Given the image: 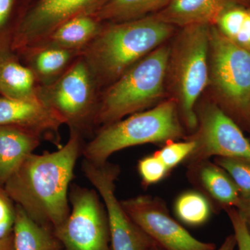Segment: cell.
<instances>
[{
  "label": "cell",
  "mask_w": 250,
  "mask_h": 250,
  "mask_svg": "<svg viewBox=\"0 0 250 250\" xmlns=\"http://www.w3.org/2000/svg\"><path fill=\"white\" fill-rule=\"evenodd\" d=\"M83 146V137L70 132L57 150L28 156L5 184L13 201L36 223L54 231L68 217L69 188Z\"/></svg>",
  "instance_id": "cell-1"
},
{
  "label": "cell",
  "mask_w": 250,
  "mask_h": 250,
  "mask_svg": "<svg viewBox=\"0 0 250 250\" xmlns=\"http://www.w3.org/2000/svg\"><path fill=\"white\" fill-rule=\"evenodd\" d=\"M177 30L154 15L124 22H104L81 57L101 93L136 62L169 42Z\"/></svg>",
  "instance_id": "cell-2"
},
{
  "label": "cell",
  "mask_w": 250,
  "mask_h": 250,
  "mask_svg": "<svg viewBox=\"0 0 250 250\" xmlns=\"http://www.w3.org/2000/svg\"><path fill=\"white\" fill-rule=\"evenodd\" d=\"M210 26L179 28L169 42L166 93L175 101L184 127L191 134L198 125L197 103L208 85Z\"/></svg>",
  "instance_id": "cell-3"
},
{
  "label": "cell",
  "mask_w": 250,
  "mask_h": 250,
  "mask_svg": "<svg viewBox=\"0 0 250 250\" xmlns=\"http://www.w3.org/2000/svg\"><path fill=\"white\" fill-rule=\"evenodd\" d=\"M187 129L175 101L167 98L156 106L100 127L83 145V159L103 164L125 148L153 143L165 145L185 139Z\"/></svg>",
  "instance_id": "cell-4"
},
{
  "label": "cell",
  "mask_w": 250,
  "mask_h": 250,
  "mask_svg": "<svg viewBox=\"0 0 250 250\" xmlns=\"http://www.w3.org/2000/svg\"><path fill=\"white\" fill-rule=\"evenodd\" d=\"M169 42L147 54L100 93L94 123L95 132L125 117L149 109L167 98Z\"/></svg>",
  "instance_id": "cell-5"
},
{
  "label": "cell",
  "mask_w": 250,
  "mask_h": 250,
  "mask_svg": "<svg viewBox=\"0 0 250 250\" xmlns=\"http://www.w3.org/2000/svg\"><path fill=\"white\" fill-rule=\"evenodd\" d=\"M212 100L241 128L250 127V51L210 27L208 85Z\"/></svg>",
  "instance_id": "cell-6"
},
{
  "label": "cell",
  "mask_w": 250,
  "mask_h": 250,
  "mask_svg": "<svg viewBox=\"0 0 250 250\" xmlns=\"http://www.w3.org/2000/svg\"><path fill=\"white\" fill-rule=\"evenodd\" d=\"M100 90L82 57L53 83L39 86V98L63 120L70 132L95 133Z\"/></svg>",
  "instance_id": "cell-7"
},
{
  "label": "cell",
  "mask_w": 250,
  "mask_h": 250,
  "mask_svg": "<svg viewBox=\"0 0 250 250\" xmlns=\"http://www.w3.org/2000/svg\"><path fill=\"white\" fill-rule=\"evenodd\" d=\"M70 212L54 232L64 250H111L107 214L95 189L73 185Z\"/></svg>",
  "instance_id": "cell-8"
},
{
  "label": "cell",
  "mask_w": 250,
  "mask_h": 250,
  "mask_svg": "<svg viewBox=\"0 0 250 250\" xmlns=\"http://www.w3.org/2000/svg\"><path fill=\"white\" fill-rule=\"evenodd\" d=\"M197 129L188 136L196 148L187 159L188 165L210 157H229L250 162V141L242 128L212 100L197 103Z\"/></svg>",
  "instance_id": "cell-9"
},
{
  "label": "cell",
  "mask_w": 250,
  "mask_h": 250,
  "mask_svg": "<svg viewBox=\"0 0 250 250\" xmlns=\"http://www.w3.org/2000/svg\"><path fill=\"white\" fill-rule=\"evenodd\" d=\"M109 0H25L12 44V52L39 45L62 23L94 16Z\"/></svg>",
  "instance_id": "cell-10"
},
{
  "label": "cell",
  "mask_w": 250,
  "mask_h": 250,
  "mask_svg": "<svg viewBox=\"0 0 250 250\" xmlns=\"http://www.w3.org/2000/svg\"><path fill=\"white\" fill-rule=\"evenodd\" d=\"M82 170L98 192L107 214L111 250H151L156 243L130 218L116 195L119 167L83 159Z\"/></svg>",
  "instance_id": "cell-11"
},
{
  "label": "cell",
  "mask_w": 250,
  "mask_h": 250,
  "mask_svg": "<svg viewBox=\"0 0 250 250\" xmlns=\"http://www.w3.org/2000/svg\"><path fill=\"white\" fill-rule=\"evenodd\" d=\"M121 202L130 218L163 250H216L213 243L192 236L171 216L165 204L159 199L139 195Z\"/></svg>",
  "instance_id": "cell-12"
},
{
  "label": "cell",
  "mask_w": 250,
  "mask_h": 250,
  "mask_svg": "<svg viewBox=\"0 0 250 250\" xmlns=\"http://www.w3.org/2000/svg\"><path fill=\"white\" fill-rule=\"evenodd\" d=\"M0 125H13L24 128L62 147L60 129L63 120L40 100H20L0 95Z\"/></svg>",
  "instance_id": "cell-13"
},
{
  "label": "cell",
  "mask_w": 250,
  "mask_h": 250,
  "mask_svg": "<svg viewBox=\"0 0 250 250\" xmlns=\"http://www.w3.org/2000/svg\"><path fill=\"white\" fill-rule=\"evenodd\" d=\"M247 3L248 0H170L154 16L176 28L195 24L213 25L225 10Z\"/></svg>",
  "instance_id": "cell-14"
},
{
  "label": "cell",
  "mask_w": 250,
  "mask_h": 250,
  "mask_svg": "<svg viewBox=\"0 0 250 250\" xmlns=\"http://www.w3.org/2000/svg\"><path fill=\"white\" fill-rule=\"evenodd\" d=\"M189 167L190 179L210 201L224 210L238 207L241 192L226 171L209 159L190 164Z\"/></svg>",
  "instance_id": "cell-15"
},
{
  "label": "cell",
  "mask_w": 250,
  "mask_h": 250,
  "mask_svg": "<svg viewBox=\"0 0 250 250\" xmlns=\"http://www.w3.org/2000/svg\"><path fill=\"white\" fill-rule=\"evenodd\" d=\"M16 54L34 72L39 86H45L58 80L80 57L81 52L41 45L28 47Z\"/></svg>",
  "instance_id": "cell-16"
},
{
  "label": "cell",
  "mask_w": 250,
  "mask_h": 250,
  "mask_svg": "<svg viewBox=\"0 0 250 250\" xmlns=\"http://www.w3.org/2000/svg\"><path fill=\"white\" fill-rule=\"evenodd\" d=\"M42 141L40 136L29 130L13 125H0L1 187H4Z\"/></svg>",
  "instance_id": "cell-17"
},
{
  "label": "cell",
  "mask_w": 250,
  "mask_h": 250,
  "mask_svg": "<svg viewBox=\"0 0 250 250\" xmlns=\"http://www.w3.org/2000/svg\"><path fill=\"white\" fill-rule=\"evenodd\" d=\"M39 84L34 72L16 54L0 56V95L20 100H39Z\"/></svg>",
  "instance_id": "cell-18"
},
{
  "label": "cell",
  "mask_w": 250,
  "mask_h": 250,
  "mask_svg": "<svg viewBox=\"0 0 250 250\" xmlns=\"http://www.w3.org/2000/svg\"><path fill=\"white\" fill-rule=\"evenodd\" d=\"M103 24L95 16L73 18L61 24L45 41L36 45L52 46L82 54L98 35Z\"/></svg>",
  "instance_id": "cell-19"
},
{
  "label": "cell",
  "mask_w": 250,
  "mask_h": 250,
  "mask_svg": "<svg viewBox=\"0 0 250 250\" xmlns=\"http://www.w3.org/2000/svg\"><path fill=\"white\" fill-rule=\"evenodd\" d=\"M16 205L14 230L15 250H63L53 230L36 223Z\"/></svg>",
  "instance_id": "cell-20"
},
{
  "label": "cell",
  "mask_w": 250,
  "mask_h": 250,
  "mask_svg": "<svg viewBox=\"0 0 250 250\" xmlns=\"http://www.w3.org/2000/svg\"><path fill=\"white\" fill-rule=\"evenodd\" d=\"M170 0H109L96 14L103 22H118L147 17L159 12Z\"/></svg>",
  "instance_id": "cell-21"
},
{
  "label": "cell",
  "mask_w": 250,
  "mask_h": 250,
  "mask_svg": "<svg viewBox=\"0 0 250 250\" xmlns=\"http://www.w3.org/2000/svg\"><path fill=\"white\" fill-rule=\"evenodd\" d=\"M213 25L230 42L250 51V6L248 3L228 8Z\"/></svg>",
  "instance_id": "cell-22"
},
{
  "label": "cell",
  "mask_w": 250,
  "mask_h": 250,
  "mask_svg": "<svg viewBox=\"0 0 250 250\" xmlns=\"http://www.w3.org/2000/svg\"><path fill=\"white\" fill-rule=\"evenodd\" d=\"M211 202L205 194L197 190H188L177 197L174 210L179 221L190 227H200L211 216Z\"/></svg>",
  "instance_id": "cell-23"
},
{
  "label": "cell",
  "mask_w": 250,
  "mask_h": 250,
  "mask_svg": "<svg viewBox=\"0 0 250 250\" xmlns=\"http://www.w3.org/2000/svg\"><path fill=\"white\" fill-rule=\"evenodd\" d=\"M21 14L18 0H0V56L13 52V41Z\"/></svg>",
  "instance_id": "cell-24"
},
{
  "label": "cell",
  "mask_w": 250,
  "mask_h": 250,
  "mask_svg": "<svg viewBox=\"0 0 250 250\" xmlns=\"http://www.w3.org/2000/svg\"><path fill=\"white\" fill-rule=\"evenodd\" d=\"M214 162L230 176L241 196L250 195V162L229 157H215Z\"/></svg>",
  "instance_id": "cell-25"
},
{
  "label": "cell",
  "mask_w": 250,
  "mask_h": 250,
  "mask_svg": "<svg viewBox=\"0 0 250 250\" xmlns=\"http://www.w3.org/2000/svg\"><path fill=\"white\" fill-rule=\"evenodd\" d=\"M195 148V141L187 137L183 141H174L166 143L155 154L170 171L184 161H187Z\"/></svg>",
  "instance_id": "cell-26"
},
{
  "label": "cell",
  "mask_w": 250,
  "mask_h": 250,
  "mask_svg": "<svg viewBox=\"0 0 250 250\" xmlns=\"http://www.w3.org/2000/svg\"><path fill=\"white\" fill-rule=\"evenodd\" d=\"M138 171L143 185L147 187L159 183L170 172L155 152L139 161Z\"/></svg>",
  "instance_id": "cell-27"
},
{
  "label": "cell",
  "mask_w": 250,
  "mask_h": 250,
  "mask_svg": "<svg viewBox=\"0 0 250 250\" xmlns=\"http://www.w3.org/2000/svg\"><path fill=\"white\" fill-rule=\"evenodd\" d=\"M16 205L0 186V238L12 234L16 218Z\"/></svg>",
  "instance_id": "cell-28"
},
{
  "label": "cell",
  "mask_w": 250,
  "mask_h": 250,
  "mask_svg": "<svg viewBox=\"0 0 250 250\" xmlns=\"http://www.w3.org/2000/svg\"><path fill=\"white\" fill-rule=\"evenodd\" d=\"M232 225L238 250H250V233L240 212L236 208L225 210Z\"/></svg>",
  "instance_id": "cell-29"
},
{
  "label": "cell",
  "mask_w": 250,
  "mask_h": 250,
  "mask_svg": "<svg viewBox=\"0 0 250 250\" xmlns=\"http://www.w3.org/2000/svg\"><path fill=\"white\" fill-rule=\"evenodd\" d=\"M236 209L241 213L250 233V195L241 196V202Z\"/></svg>",
  "instance_id": "cell-30"
},
{
  "label": "cell",
  "mask_w": 250,
  "mask_h": 250,
  "mask_svg": "<svg viewBox=\"0 0 250 250\" xmlns=\"http://www.w3.org/2000/svg\"><path fill=\"white\" fill-rule=\"evenodd\" d=\"M0 250H15L14 234L0 238Z\"/></svg>",
  "instance_id": "cell-31"
},
{
  "label": "cell",
  "mask_w": 250,
  "mask_h": 250,
  "mask_svg": "<svg viewBox=\"0 0 250 250\" xmlns=\"http://www.w3.org/2000/svg\"><path fill=\"white\" fill-rule=\"evenodd\" d=\"M236 248V239H235L234 235L232 233L225 238L221 246L217 250H234Z\"/></svg>",
  "instance_id": "cell-32"
},
{
  "label": "cell",
  "mask_w": 250,
  "mask_h": 250,
  "mask_svg": "<svg viewBox=\"0 0 250 250\" xmlns=\"http://www.w3.org/2000/svg\"><path fill=\"white\" fill-rule=\"evenodd\" d=\"M151 250H163L162 248H160V247L158 246L157 245H155Z\"/></svg>",
  "instance_id": "cell-33"
},
{
  "label": "cell",
  "mask_w": 250,
  "mask_h": 250,
  "mask_svg": "<svg viewBox=\"0 0 250 250\" xmlns=\"http://www.w3.org/2000/svg\"><path fill=\"white\" fill-rule=\"evenodd\" d=\"M248 131H250V127L249 130H248Z\"/></svg>",
  "instance_id": "cell-34"
},
{
  "label": "cell",
  "mask_w": 250,
  "mask_h": 250,
  "mask_svg": "<svg viewBox=\"0 0 250 250\" xmlns=\"http://www.w3.org/2000/svg\"></svg>",
  "instance_id": "cell-35"
}]
</instances>
